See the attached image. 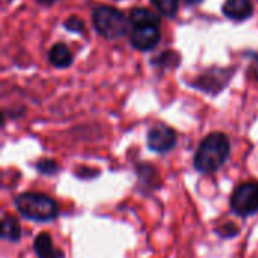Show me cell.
Instances as JSON below:
<instances>
[{
  "instance_id": "obj_11",
  "label": "cell",
  "mask_w": 258,
  "mask_h": 258,
  "mask_svg": "<svg viewBox=\"0 0 258 258\" xmlns=\"http://www.w3.org/2000/svg\"><path fill=\"white\" fill-rule=\"evenodd\" d=\"M130 26H160V17L147 8H136L130 14Z\"/></svg>"
},
{
  "instance_id": "obj_14",
  "label": "cell",
  "mask_w": 258,
  "mask_h": 258,
  "mask_svg": "<svg viewBox=\"0 0 258 258\" xmlns=\"http://www.w3.org/2000/svg\"><path fill=\"white\" fill-rule=\"evenodd\" d=\"M63 26H65V29H67V30L73 32V33H82V32H83V29H85L83 21H82L79 17H76V15L68 17V18L65 20Z\"/></svg>"
},
{
  "instance_id": "obj_4",
  "label": "cell",
  "mask_w": 258,
  "mask_h": 258,
  "mask_svg": "<svg viewBox=\"0 0 258 258\" xmlns=\"http://www.w3.org/2000/svg\"><path fill=\"white\" fill-rule=\"evenodd\" d=\"M231 209L239 216H249L258 212V181L240 184L231 198Z\"/></svg>"
},
{
  "instance_id": "obj_18",
  "label": "cell",
  "mask_w": 258,
  "mask_h": 258,
  "mask_svg": "<svg viewBox=\"0 0 258 258\" xmlns=\"http://www.w3.org/2000/svg\"><path fill=\"white\" fill-rule=\"evenodd\" d=\"M249 74L258 80V53H255L252 56V60H251V65H249Z\"/></svg>"
},
{
  "instance_id": "obj_10",
  "label": "cell",
  "mask_w": 258,
  "mask_h": 258,
  "mask_svg": "<svg viewBox=\"0 0 258 258\" xmlns=\"http://www.w3.org/2000/svg\"><path fill=\"white\" fill-rule=\"evenodd\" d=\"M48 60L54 68H68L73 63V53L63 42L54 44L48 51Z\"/></svg>"
},
{
  "instance_id": "obj_2",
  "label": "cell",
  "mask_w": 258,
  "mask_h": 258,
  "mask_svg": "<svg viewBox=\"0 0 258 258\" xmlns=\"http://www.w3.org/2000/svg\"><path fill=\"white\" fill-rule=\"evenodd\" d=\"M15 207L21 216L36 222H48L57 218L59 207L54 200L44 194L26 192L15 198Z\"/></svg>"
},
{
  "instance_id": "obj_3",
  "label": "cell",
  "mask_w": 258,
  "mask_h": 258,
  "mask_svg": "<svg viewBox=\"0 0 258 258\" xmlns=\"http://www.w3.org/2000/svg\"><path fill=\"white\" fill-rule=\"evenodd\" d=\"M92 23L95 30L106 39H119L127 35L130 27V20L121 11L106 5L95 8Z\"/></svg>"
},
{
  "instance_id": "obj_1",
  "label": "cell",
  "mask_w": 258,
  "mask_h": 258,
  "mask_svg": "<svg viewBox=\"0 0 258 258\" xmlns=\"http://www.w3.org/2000/svg\"><path fill=\"white\" fill-rule=\"evenodd\" d=\"M230 156V141L224 133L209 135L198 147L194 165L197 171L203 174H212L218 171Z\"/></svg>"
},
{
  "instance_id": "obj_7",
  "label": "cell",
  "mask_w": 258,
  "mask_h": 258,
  "mask_svg": "<svg viewBox=\"0 0 258 258\" xmlns=\"http://www.w3.org/2000/svg\"><path fill=\"white\" fill-rule=\"evenodd\" d=\"M160 26H132L130 42L139 51L153 50L160 42Z\"/></svg>"
},
{
  "instance_id": "obj_16",
  "label": "cell",
  "mask_w": 258,
  "mask_h": 258,
  "mask_svg": "<svg viewBox=\"0 0 258 258\" xmlns=\"http://www.w3.org/2000/svg\"><path fill=\"white\" fill-rule=\"evenodd\" d=\"M36 168L41 174H45V175H54L59 171V166L53 160H42L36 165Z\"/></svg>"
},
{
  "instance_id": "obj_12",
  "label": "cell",
  "mask_w": 258,
  "mask_h": 258,
  "mask_svg": "<svg viewBox=\"0 0 258 258\" xmlns=\"http://www.w3.org/2000/svg\"><path fill=\"white\" fill-rule=\"evenodd\" d=\"M2 237L9 242H18L21 237V227L18 221L12 216L5 215L2 222Z\"/></svg>"
},
{
  "instance_id": "obj_5",
  "label": "cell",
  "mask_w": 258,
  "mask_h": 258,
  "mask_svg": "<svg viewBox=\"0 0 258 258\" xmlns=\"http://www.w3.org/2000/svg\"><path fill=\"white\" fill-rule=\"evenodd\" d=\"M233 74L234 68H212L204 71L192 85L203 92L215 95L228 85Z\"/></svg>"
},
{
  "instance_id": "obj_19",
  "label": "cell",
  "mask_w": 258,
  "mask_h": 258,
  "mask_svg": "<svg viewBox=\"0 0 258 258\" xmlns=\"http://www.w3.org/2000/svg\"><path fill=\"white\" fill-rule=\"evenodd\" d=\"M184 2V5H187V6H195V5H200L203 0H183Z\"/></svg>"
},
{
  "instance_id": "obj_6",
  "label": "cell",
  "mask_w": 258,
  "mask_h": 258,
  "mask_svg": "<svg viewBox=\"0 0 258 258\" xmlns=\"http://www.w3.org/2000/svg\"><path fill=\"white\" fill-rule=\"evenodd\" d=\"M175 144H177L175 132L165 124L154 125L153 128H150L147 135V145L154 153H168L175 147Z\"/></svg>"
},
{
  "instance_id": "obj_20",
  "label": "cell",
  "mask_w": 258,
  "mask_h": 258,
  "mask_svg": "<svg viewBox=\"0 0 258 258\" xmlns=\"http://www.w3.org/2000/svg\"><path fill=\"white\" fill-rule=\"evenodd\" d=\"M38 3H41V5H45V6H50V5H53V3H56L57 0H36Z\"/></svg>"
},
{
  "instance_id": "obj_9",
  "label": "cell",
  "mask_w": 258,
  "mask_h": 258,
  "mask_svg": "<svg viewBox=\"0 0 258 258\" xmlns=\"http://www.w3.org/2000/svg\"><path fill=\"white\" fill-rule=\"evenodd\" d=\"M33 249L38 258H63V252L56 249L48 233H41L33 240Z\"/></svg>"
},
{
  "instance_id": "obj_15",
  "label": "cell",
  "mask_w": 258,
  "mask_h": 258,
  "mask_svg": "<svg viewBox=\"0 0 258 258\" xmlns=\"http://www.w3.org/2000/svg\"><path fill=\"white\" fill-rule=\"evenodd\" d=\"M171 62H174V63H178V56L174 53V51H165V53H162L159 57H154V60H153V63H157V65H165V67H171Z\"/></svg>"
},
{
  "instance_id": "obj_8",
  "label": "cell",
  "mask_w": 258,
  "mask_h": 258,
  "mask_svg": "<svg viewBox=\"0 0 258 258\" xmlns=\"http://www.w3.org/2000/svg\"><path fill=\"white\" fill-rule=\"evenodd\" d=\"M225 17L233 21H245L254 14L252 0H227L222 8Z\"/></svg>"
},
{
  "instance_id": "obj_17",
  "label": "cell",
  "mask_w": 258,
  "mask_h": 258,
  "mask_svg": "<svg viewBox=\"0 0 258 258\" xmlns=\"http://www.w3.org/2000/svg\"><path fill=\"white\" fill-rule=\"evenodd\" d=\"M237 233H239V228L234 227L233 224L225 225L224 228H219L218 230V234L222 236V237H234V236H237Z\"/></svg>"
},
{
  "instance_id": "obj_13",
  "label": "cell",
  "mask_w": 258,
  "mask_h": 258,
  "mask_svg": "<svg viewBox=\"0 0 258 258\" xmlns=\"http://www.w3.org/2000/svg\"><path fill=\"white\" fill-rule=\"evenodd\" d=\"M156 9L165 17H174L178 11L180 0H151Z\"/></svg>"
}]
</instances>
